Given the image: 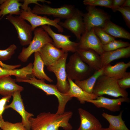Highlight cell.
Segmentation results:
<instances>
[{"label":"cell","mask_w":130,"mask_h":130,"mask_svg":"<svg viewBox=\"0 0 130 130\" xmlns=\"http://www.w3.org/2000/svg\"><path fill=\"white\" fill-rule=\"evenodd\" d=\"M72 115V111L65 112L62 114L41 112L35 118H30L31 129L36 130L44 128L45 130H59L61 127L65 130H71L72 127L69 121Z\"/></svg>","instance_id":"cell-1"},{"label":"cell","mask_w":130,"mask_h":130,"mask_svg":"<svg viewBox=\"0 0 130 130\" xmlns=\"http://www.w3.org/2000/svg\"><path fill=\"white\" fill-rule=\"evenodd\" d=\"M16 82H24L30 84L36 88L44 92L47 95H52L56 96L58 101V106L56 113L62 114L65 111L66 105L68 102L72 98L66 94L61 92L56 85L46 83L45 80L39 79L33 77L25 79L16 78Z\"/></svg>","instance_id":"cell-2"},{"label":"cell","mask_w":130,"mask_h":130,"mask_svg":"<svg viewBox=\"0 0 130 130\" xmlns=\"http://www.w3.org/2000/svg\"><path fill=\"white\" fill-rule=\"evenodd\" d=\"M118 79L104 74L97 79L94 87L92 93L98 97L107 95L115 97H128L126 91L121 88Z\"/></svg>","instance_id":"cell-3"},{"label":"cell","mask_w":130,"mask_h":130,"mask_svg":"<svg viewBox=\"0 0 130 130\" xmlns=\"http://www.w3.org/2000/svg\"><path fill=\"white\" fill-rule=\"evenodd\" d=\"M66 70L67 78L75 81L86 79L94 71L82 60L77 52L70 56Z\"/></svg>","instance_id":"cell-4"},{"label":"cell","mask_w":130,"mask_h":130,"mask_svg":"<svg viewBox=\"0 0 130 130\" xmlns=\"http://www.w3.org/2000/svg\"><path fill=\"white\" fill-rule=\"evenodd\" d=\"M33 31L34 36L28 46L23 48L18 57L22 62H26L32 54L39 51L45 44L53 43L52 39L41 27H37Z\"/></svg>","instance_id":"cell-5"},{"label":"cell","mask_w":130,"mask_h":130,"mask_svg":"<svg viewBox=\"0 0 130 130\" xmlns=\"http://www.w3.org/2000/svg\"><path fill=\"white\" fill-rule=\"evenodd\" d=\"M86 9L87 12L83 14L85 32L95 27L102 28L106 21L110 20L107 13L95 6L88 5Z\"/></svg>","instance_id":"cell-6"},{"label":"cell","mask_w":130,"mask_h":130,"mask_svg":"<svg viewBox=\"0 0 130 130\" xmlns=\"http://www.w3.org/2000/svg\"><path fill=\"white\" fill-rule=\"evenodd\" d=\"M68 54V52H65L55 64L47 67L48 71L55 74L57 81L56 85L59 91L64 94H66L70 88L66 70V61Z\"/></svg>","instance_id":"cell-7"},{"label":"cell","mask_w":130,"mask_h":130,"mask_svg":"<svg viewBox=\"0 0 130 130\" xmlns=\"http://www.w3.org/2000/svg\"><path fill=\"white\" fill-rule=\"evenodd\" d=\"M19 16L30 23L33 31L39 26L48 25L54 27L59 32H64L63 28L58 24L60 22V19L56 18L52 20L46 16L38 15L33 13L30 7H28L26 10H20Z\"/></svg>","instance_id":"cell-8"},{"label":"cell","mask_w":130,"mask_h":130,"mask_svg":"<svg viewBox=\"0 0 130 130\" xmlns=\"http://www.w3.org/2000/svg\"><path fill=\"white\" fill-rule=\"evenodd\" d=\"M6 19L15 27L21 45L22 46L29 45L32 40L33 31L31 25L19 16L9 14L6 16Z\"/></svg>","instance_id":"cell-9"},{"label":"cell","mask_w":130,"mask_h":130,"mask_svg":"<svg viewBox=\"0 0 130 130\" xmlns=\"http://www.w3.org/2000/svg\"><path fill=\"white\" fill-rule=\"evenodd\" d=\"M75 9L74 6L71 5H64L59 8H54L44 4L40 6L36 5L31 9V11L37 15H52L60 19H66L73 15Z\"/></svg>","instance_id":"cell-10"},{"label":"cell","mask_w":130,"mask_h":130,"mask_svg":"<svg viewBox=\"0 0 130 130\" xmlns=\"http://www.w3.org/2000/svg\"><path fill=\"white\" fill-rule=\"evenodd\" d=\"M52 38L54 46L65 52H71L75 53L78 49L79 43L71 41V36L55 33L50 26L45 25L41 27Z\"/></svg>","instance_id":"cell-11"},{"label":"cell","mask_w":130,"mask_h":130,"mask_svg":"<svg viewBox=\"0 0 130 130\" xmlns=\"http://www.w3.org/2000/svg\"><path fill=\"white\" fill-rule=\"evenodd\" d=\"M83 13L76 8L73 15L66 19L64 22H60L59 24L63 28L71 31L78 39L80 40L82 35L85 32L83 18Z\"/></svg>","instance_id":"cell-12"},{"label":"cell","mask_w":130,"mask_h":130,"mask_svg":"<svg viewBox=\"0 0 130 130\" xmlns=\"http://www.w3.org/2000/svg\"><path fill=\"white\" fill-rule=\"evenodd\" d=\"M78 42V49L93 50L100 55L104 52L103 45L96 35L93 28L85 32L81 36Z\"/></svg>","instance_id":"cell-13"},{"label":"cell","mask_w":130,"mask_h":130,"mask_svg":"<svg viewBox=\"0 0 130 130\" xmlns=\"http://www.w3.org/2000/svg\"><path fill=\"white\" fill-rule=\"evenodd\" d=\"M20 91L15 92L12 95L13 99L9 104L6 105L5 109L11 108L17 112L21 116L22 121L21 122L27 130H31V126L29 119L34 116L32 113L27 111L25 109L24 105L22 99Z\"/></svg>","instance_id":"cell-14"},{"label":"cell","mask_w":130,"mask_h":130,"mask_svg":"<svg viewBox=\"0 0 130 130\" xmlns=\"http://www.w3.org/2000/svg\"><path fill=\"white\" fill-rule=\"evenodd\" d=\"M38 52L46 67L55 64L65 53L50 43L45 45Z\"/></svg>","instance_id":"cell-15"},{"label":"cell","mask_w":130,"mask_h":130,"mask_svg":"<svg viewBox=\"0 0 130 130\" xmlns=\"http://www.w3.org/2000/svg\"><path fill=\"white\" fill-rule=\"evenodd\" d=\"M129 101L130 99L128 97L111 99L101 96L98 97L95 99L89 100L87 102L92 104L98 108H104L111 112H115L120 110L122 103Z\"/></svg>","instance_id":"cell-16"},{"label":"cell","mask_w":130,"mask_h":130,"mask_svg":"<svg viewBox=\"0 0 130 130\" xmlns=\"http://www.w3.org/2000/svg\"><path fill=\"white\" fill-rule=\"evenodd\" d=\"M78 110L80 123L77 130H99L102 128L99 121L93 114L81 108Z\"/></svg>","instance_id":"cell-17"},{"label":"cell","mask_w":130,"mask_h":130,"mask_svg":"<svg viewBox=\"0 0 130 130\" xmlns=\"http://www.w3.org/2000/svg\"><path fill=\"white\" fill-rule=\"evenodd\" d=\"M76 52L82 60L94 71L103 67L100 55L94 51L78 49Z\"/></svg>","instance_id":"cell-18"},{"label":"cell","mask_w":130,"mask_h":130,"mask_svg":"<svg viewBox=\"0 0 130 130\" xmlns=\"http://www.w3.org/2000/svg\"><path fill=\"white\" fill-rule=\"evenodd\" d=\"M100 56L102 67H104L114 60L130 57V46L113 51L104 52Z\"/></svg>","instance_id":"cell-19"},{"label":"cell","mask_w":130,"mask_h":130,"mask_svg":"<svg viewBox=\"0 0 130 130\" xmlns=\"http://www.w3.org/2000/svg\"><path fill=\"white\" fill-rule=\"evenodd\" d=\"M15 79L11 76H7L0 78V95L3 96H12L16 92H21L24 88L16 83Z\"/></svg>","instance_id":"cell-20"},{"label":"cell","mask_w":130,"mask_h":130,"mask_svg":"<svg viewBox=\"0 0 130 130\" xmlns=\"http://www.w3.org/2000/svg\"><path fill=\"white\" fill-rule=\"evenodd\" d=\"M67 79L70 88L66 94L71 98H76L81 104H84L89 100L95 99L98 97L93 93H89L84 91L73 80L69 78Z\"/></svg>","instance_id":"cell-21"},{"label":"cell","mask_w":130,"mask_h":130,"mask_svg":"<svg viewBox=\"0 0 130 130\" xmlns=\"http://www.w3.org/2000/svg\"><path fill=\"white\" fill-rule=\"evenodd\" d=\"M130 67V61L126 63L123 61L119 62L113 65L109 64L104 67L103 74L118 79L124 77Z\"/></svg>","instance_id":"cell-22"},{"label":"cell","mask_w":130,"mask_h":130,"mask_svg":"<svg viewBox=\"0 0 130 130\" xmlns=\"http://www.w3.org/2000/svg\"><path fill=\"white\" fill-rule=\"evenodd\" d=\"M18 0H0V20L7 14L20 15L22 4Z\"/></svg>","instance_id":"cell-23"},{"label":"cell","mask_w":130,"mask_h":130,"mask_svg":"<svg viewBox=\"0 0 130 130\" xmlns=\"http://www.w3.org/2000/svg\"><path fill=\"white\" fill-rule=\"evenodd\" d=\"M32 71V75L37 79L52 82L53 80L49 77L44 71V63L38 51L34 53V60Z\"/></svg>","instance_id":"cell-24"},{"label":"cell","mask_w":130,"mask_h":130,"mask_svg":"<svg viewBox=\"0 0 130 130\" xmlns=\"http://www.w3.org/2000/svg\"><path fill=\"white\" fill-rule=\"evenodd\" d=\"M102 30L114 38H122L130 39V33L122 27L107 20Z\"/></svg>","instance_id":"cell-25"},{"label":"cell","mask_w":130,"mask_h":130,"mask_svg":"<svg viewBox=\"0 0 130 130\" xmlns=\"http://www.w3.org/2000/svg\"><path fill=\"white\" fill-rule=\"evenodd\" d=\"M104 67L96 71L91 76L84 80L75 81V83L84 91L89 93H92L93 88L98 78L104 74Z\"/></svg>","instance_id":"cell-26"},{"label":"cell","mask_w":130,"mask_h":130,"mask_svg":"<svg viewBox=\"0 0 130 130\" xmlns=\"http://www.w3.org/2000/svg\"><path fill=\"white\" fill-rule=\"evenodd\" d=\"M123 111H121L117 115H113L104 112L102 117L109 123V128L111 130H130L126 126L122 117Z\"/></svg>","instance_id":"cell-27"},{"label":"cell","mask_w":130,"mask_h":130,"mask_svg":"<svg viewBox=\"0 0 130 130\" xmlns=\"http://www.w3.org/2000/svg\"><path fill=\"white\" fill-rule=\"evenodd\" d=\"M129 46L130 44L128 42L115 40L106 45H103V48L104 52H106L115 50Z\"/></svg>","instance_id":"cell-28"},{"label":"cell","mask_w":130,"mask_h":130,"mask_svg":"<svg viewBox=\"0 0 130 130\" xmlns=\"http://www.w3.org/2000/svg\"><path fill=\"white\" fill-rule=\"evenodd\" d=\"M0 128L3 130H27L21 122L12 123L0 120Z\"/></svg>","instance_id":"cell-29"},{"label":"cell","mask_w":130,"mask_h":130,"mask_svg":"<svg viewBox=\"0 0 130 130\" xmlns=\"http://www.w3.org/2000/svg\"><path fill=\"white\" fill-rule=\"evenodd\" d=\"M93 28L96 35L99 39L103 45H106L115 40L114 38L103 31L102 28L95 27Z\"/></svg>","instance_id":"cell-30"},{"label":"cell","mask_w":130,"mask_h":130,"mask_svg":"<svg viewBox=\"0 0 130 130\" xmlns=\"http://www.w3.org/2000/svg\"><path fill=\"white\" fill-rule=\"evenodd\" d=\"M17 48L16 45L13 44L6 49H0V61H6L10 59L14 53Z\"/></svg>","instance_id":"cell-31"},{"label":"cell","mask_w":130,"mask_h":130,"mask_svg":"<svg viewBox=\"0 0 130 130\" xmlns=\"http://www.w3.org/2000/svg\"><path fill=\"white\" fill-rule=\"evenodd\" d=\"M112 1V0H84L83 3L87 6H100L110 8Z\"/></svg>","instance_id":"cell-32"},{"label":"cell","mask_w":130,"mask_h":130,"mask_svg":"<svg viewBox=\"0 0 130 130\" xmlns=\"http://www.w3.org/2000/svg\"><path fill=\"white\" fill-rule=\"evenodd\" d=\"M117 11L119 12L123 16L127 26L130 28V7L121 6Z\"/></svg>","instance_id":"cell-33"},{"label":"cell","mask_w":130,"mask_h":130,"mask_svg":"<svg viewBox=\"0 0 130 130\" xmlns=\"http://www.w3.org/2000/svg\"><path fill=\"white\" fill-rule=\"evenodd\" d=\"M118 84L120 87L123 89L130 88V72H126L125 75L121 78L117 80Z\"/></svg>","instance_id":"cell-34"},{"label":"cell","mask_w":130,"mask_h":130,"mask_svg":"<svg viewBox=\"0 0 130 130\" xmlns=\"http://www.w3.org/2000/svg\"><path fill=\"white\" fill-rule=\"evenodd\" d=\"M12 96H3L0 99V120L3 118L2 115L5 110L6 104L9 102Z\"/></svg>","instance_id":"cell-35"},{"label":"cell","mask_w":130,"mask_h":130,"mask_svg":"<svg viewBox=\"0 0 130 130\" xmlns=\"http://www.w3.org/2000/svg\"><path fill=\"white\" fill-rule=\"evenodd\" d=\"M24 3L22 4L21 6V9L26 10L28 7V5L31 3H34L36 5L40 6L41 4L38 3V2L40 1L43 2H46L48 4H51V2L49 1L44 0H23Z\"/></svg>","instance_id":"cell-36"},{"label":"cell","mask_w":130,"mask_h":130,"mask_svg":"<svg viewBox=\"0 0 130 130\" xmlns=\"http://www.w3.org/2000/svg\"><path fill=\"white\" fill-rule=\"evenodd\" d=\"M125 0H113L111 8L114 12H116L117 8L121 6L124 4Z\"/></svg>","instance_id":"cell-37"},{"label":"cell","mask_w":130,"mask_h":130,"mask_svg":"<svg viewBox=\"0 0 130 130\" xmlns=\"http://www.w3.org/2000/svg\"><path fill=\"white\" fill-rule=\"evenodd\" d=\"M12 72L11 70L3 68L0 66V78L7 76H11Z\"/></svg>","instance_id":"cell-38"},{"label":"cell","mask_w":130,"mask_h":130,"mask_svg":"<svg viewBox=\"0 0 130 130\" xmlns=\"http://www.w3.org/2000/svg\"><path fill=\"white\" fill-rule=\"evenodd\" d=\"M122 7H130V0H125Z\"/></svg>","instance_id":"cell-39"},{"label":"cell","mask_w":130,"mask_h":130,"mask_svg":"<svg viewBox=\"0 0 130 130\" xmlns=\"http://www.w3.org/2000/svg\"><path fill=\"white\" fill-rule=\"evenodd\" d=\"M99 130H111L108 127L106 128H102L101 129Z\"/></svg>","instance_id":"cell-40"},{"label":"cell","mask_w":130,"mask_h":130,"mask_svg":"<svg viewBox=\"0 0 130 130\" xmlns=\"http://www.w3.org/2000/svg\"><path fill=\"white\" fill-rule=\"evenodd\" d=\"M36 130H45L44 128H42Z\"/></svg>","instance_id":"cell-41"},{"label":"cell","mask_w":130,"mask_h":130,"mask_svg":"<svg viewBox=\"0 0 130 130\" xmlns=\"http://www.w3.org/2000/svg\"><path fill=\"white\" fill-rule=\"evenodd\" d=\"M0 130H2L1 129H0Z\"/></svg>","instance_id":"cell-42"}]
</instances>
